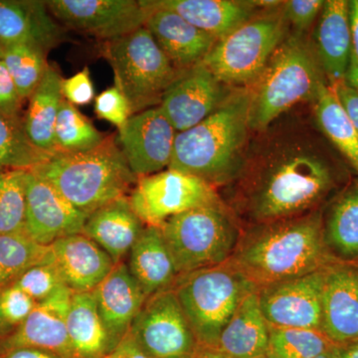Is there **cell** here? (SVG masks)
I'll list each match as a JSON object with an SVG mask.
<instances>
[{"label": "cell", "instance_id": "obj_34", "mask_svg": "<svg viewBox=\"0 0 358 358\" xmlns=\"http://www.w3.org/2000/svg\"><path fill=\"white\" fill-rule=\"evenodd\" d=\"M47 53L42 47L33 44L1 46V61L13 77L23 101L30 98L43 79L49 66Z\"/></svg>", "mask_w": 358, "mask_h": 358}, {"label": "cell", "instance_id": "obj_9", "mask_svg": "<svg viewBox=\"0 0 358 358\" xmlns=\"http://www.w3.org/2000/svg\"><path fill=\"white\" fill-rule=\"evenodd\" d=\"M287 23L282 10L254 15L217 40L201 64L226 86L249 87L286 39Z\"/></svg>", "mask_w": 358, "mask_h": 358}, {"label": "cell", "instance_id": "obj_8", "mask_svg": "<svg viewBox=\"0 0 358 358\" xmlns=\"http://www.w3.org/2000/svg\"><path fill=\"white\" fill-rule=\"evenodd\" d=\"M102 52L114 72L115 86L128 100L131 115L159 107L164 92L179 74L145 26L103 42Z\"/></svg>", "mask_w": 358, "mask_h": 358}, {"label": "cell", "instance_id": "obj_40", "mask_svg": "<svg viewBox=\"0 0 358 358\" xmlns=\"http://www.w3.org/2000/svg\"><path fill=\"white\" fill-rule=\"evenodd\" d=\"M95 113L99 119L110 122L117 129L122 128L131 117L128 100L115 86L96 96Z\"/></svg>", "mask_w": 358, "mask_h": 358}, {"label": "cell", "instance_id": "obj_24", "mask_svg": "<svg viewBox=\"0 0 358 358\" xmlns=\"http://www.w3.org/2000/svg\"><path fill=\"white\" fill-rule=\"evenodd\" d=\"M145 227L129 203V196H124L88 216L82 234L98 244L115 264H119L129 257Z\"/></svg>", "mask_w": 358, "mask_h": 358}, {"label": "cell", "instance_id": "obj_45", "mask_svg": "<svg viewBox=\"0 0 358 358\" xmlns=\"http://www.w3.org/2000/svg\"><path fill=\"white\" fill-rule=\"evenodd\" d=\"M103 358H150L136 345V341L127 334L121 343Z\"/></svg>", "mask_w": 358, "mask_h": 358}, {"label": "cell", "instance_id": "obj_53", "mask_svg": "<svg viewBox=\"0 0 358 358\" xmlns=\"http://www.w3.org/2000/svg\"><path fill=\"white\" fill-rule=\"evenodd\" d=\"M0 60H1V45H0Z\"/></svg>", "mask_w": 358, "mask_h": 358}, {"label": "cell", "instance_id": "obj_10", "mask_svg": "<svg viewBox=\"0 0 358 358\" xmlns=\"http://www.w3.org/2000/svg\"><path fill=\"white\" fill-rule=\"evenodd\" d=\"M220 199L216 188L203 179L169 169L138 178L129 194L141 222L159 228L178 214Z\"/></svg>", "mask_w": 358, "mask_h": 358}, {"label": "cell", "instance_id": "obj_6", "mask_svg": "<svg viewBox=\"0 0 358 358\" xmlns=\"http://www.w3.org/2000/svg\"><path fill=\"white\" fill-rule=\"evenodd\" d=\"M160 230L179 277L228 262L243 226L220 199L169 219Z\"/></svg>", "mask_w": 358, "mask_h": 358}, {"label": "cell", "instance_id": "obj_50", "mask_svg": "<svg viewBox=\"0 0 358 358\" xmlns=\"http://www.w3.org/2000/svg\"><path fill=\"white\" fill-rule=\"evenodd\" d=\"M192 358H227L221 355L216 348H200Z\"/></svg>", "mask_w": 358, "mask_h": 358}, {"label": "cell", "instance_id": "obj_54", "mask_svg": "<svg viewBox=\"0 0 358 358\" xmlns=\"http://www.w3.org/2000/svg\"><path fill=\"white\" fill-rule=\"evenodd\" d=\"M262 358H268L267 357H262Z\"/></svg>", "mask_w": 358, "mask_h": 358}, {"label": "cell", "instance_id": "obj_33", "mask_svg": "<svg viewBox=\"0 0 358 358\" xmlns=\"http://www.w3.org/2000/svg\"><path fill=\"white\" fill-rule=\"evenodd\" d=\"M105 138L88 117L63 99L54 129L55 155L89 152L99 147Z\"/></svg>", "mask_w": 358, "mask_h": 358}, {"label": "cell", "instance_id": "obj_11", "mask_svg": "<svg viewBox=\"0 0 358 358\" xmlns=\"http://www.w3.org/2000/svg\"><path fill=\"white\" fill-rule=\"evenodd\" d=\"M128 334L150 358H192L200 348L173 288L148 298Z\"/></svg>", "mask_w": 358, "mask_h": 358}, {"label": "cell", "instance_id": "obj_46", "mask_svg": "<svg viewBox=\"0 0 358 358\" xmlns=\"http://www.w3.org/2000/svg\"><path fill=\"white\" fill-rule=\"evenodd\" d=\"M350 28L352 56L358 62V0L350 1Z\"/></svg>", "mask_w": 358, "mask_h": 358}, {"label": "cell", "instance_id": "obj_4", "mask_svg": "<svg viewBox=\"0 0 358 358\" xmlns=\"http://www.w3.org/2000/svg\"><path fill=\"white\" fill-rule=\"evenodd\" d=\"M30 171L49 181L87 216L115 199L129 196L138 179L115 136H108L89 152L52 155Z\"/></svg>", "mask_w": 358, "mask_h": 358}, {"label": "cell", "instance_id": "obj_28", "mask_svg": "<svg viewBox=\"0 0 358 358\" xmlns=\"http://www.w3.org/2000/svg\"><path fill=\"white\" fill-rule=\"evenodd\" d=\"M127 265L148 298L173 288L178 278L159 227L145 226L129 252Z\"/></svg>", "mask_w": 358, "mask_h": 358}, {"label": "cell", "instance_id": "obj_35", "mask_svg": "<svg viewBox=\"0 0 358 358\" xmlns=\"http://www.w3.org/2000/svg\"><path fill=\"white\" fill-rule=\"evenodd\" d=\"M268 358H317L336 345L319 329L268 326Z\"/></svg>", "mask_w": 358, "mask_h": 358}, {"label": "cell", "instance_id": "obj_5", "mask_svg": "<svg viewBox=\"0 0 358 358\" xmlns=\"http://www.w3.org/2000/svg\"><path fill=\"white\" fill-rule=\"evenodd\" d=\"M327 81L315 48L301 35L286 37L250 93L249 127L263 131L294 106L313 101Z\"/></svg>", "mask_w": 358, "mask_h": 358}, {"label": "cell", "instance_id": "obj_52", "mask_svg": "<svg viewBox=\"0 0 358 358\" xmlns=\"http://www.w3.org/2000/svg\"><path fill=\"white\" fill-rule=\"evenodd\" d=\"M317 358H331V352L324 353V355H320V357H317Z\"/></svg>", "mask_w": 358, "mask_h": 358}, {"label": "cell", "instance_id": "obj_49", "mask_svg": "<svg viewBox=\"0 0 358 358\" xmlns=\"http://www.w3.org/2000/svg\"><path fill=\"white\" fill-rule=\"evenodd\" d=\"M345 81L358 91V62L352 56L350 67L346 72Z\"/></svg>", "mask_w": 358, "mask_h": 358}, {"label": "cell", "instance_id": "obj_39", "mask_svg": "<svg viewBox=\"0 0 358 358\" xmlns=\"http://www.w3.org/2000/svg\"><path fill=\"white\" fill-rule=\"evenodd\" d=\"M38 303L16 285L0 289V315L7 326L14 329L20 326Z\"/></svg>", "mask_w": 358, "mask_h": 358}, {"label": "cell", "instance_id": "obj_55", "mask_svg": "<svg viewBox=\"0 0 358 358\" xmlns=\"http://www.w3.org/2000/svg\"></svg>", "mask_w": 358, "mask_h": 358}, {"label": "cell", "instance_id": "obj_22", "mask_svg": "<svg viewBox=\"0 0 358 358\" xmlns=\"http://www.w3.org/2000/svg\"><path fill=\"white\" fill-rule=\"evenodd\" d=\"M62 26L51 15L46 1L0 0V45L27 43L47 52L63 40Z\"/></svg>", "mask_w": 358, "mask_h": 358}, {"label": "cell", "instance_id": "obj_23", "mask_svg": "<svg viewBox=\"0 0 358 358\" xmlns=\"http://www.w3.org/2000/svg\"><path fill=\"white\" fill-rule=\"evenodd\" d=\"M315 54L329 85L345 81L352 60L350 1H324L315 31Z\"/></svg>", "mask_w": 358, "mask_h": 358}, {"label": "cell", "instance_id": "obj_31", "mask_svg": "<svg viewBox=\"0 0 358 358\" xmlns=\"http://www.w3.org/2000/svg\"><path fill=\"white\" fill-rule=\"evenodd\" d=\"M313 103L320 131L358 173V133L327 82L320 87Z\"/></svg>", "mask_w": 358, "mask_h": 358}, {"label": "cell", "instance_id": "obj_15", "mask_svg": "<svg viewBox=\"0 0 358 358\" xmlns=\"http://www.w3.org/2000/svg\"><path fill=\"white\" fill-rule=\"evenodd\" d=\"M229 87L200 64L181 71L164 92L159 108L178 133L192 129L220 107Z\"/></svg>", "mask_w": 358, "mask_h": 358}, {"label": "cell", "instance_id": "obj_12", "mask_svg": "<svg viewBox=\"0 0 358 358\" xmlns=\"http://www.w3.org/2000/svg\"><path fill=\"white\" fill-rule=\"evenodd\" d=\"M46 6L59 24L103 42L143 27L148 13L136 0H49Z\"/></svg>", "mask_w": 358, "mask_h": 358}, {"label": "cell", "instance_id": "obj_43", "mask_svg": "<svg viewBox=\"0 0 358 358\" xmlns=\"http://www.w3.org/2000/svg\"><path fill=\"white\" fill-rule=\"evenodd\" d=\"M23 102L13 77L0 60V113L10 117H21Z\"/></svg>", "mask_w": 358, "mask_h": 358}, {"label": "cell", "instance_id": "obj_20", "mask_svg": "<svg viewBox=\"0 0 358 358\" xmlns=\"http://www.w3.org/2000/svg\"><path fill=\"white\" fill-rule=\"evenodd\" d=\"M49 246V260L73 293L93 292L115 265L98 244L82 233L61 238Z\"/></svg>", "mask_w": 358, "mask_h": 358}, {"label": "cell", "instance_id": "obj_41", "mask_svg": "<svg viewBox=\"0 0 358 358\" xmlns=\"http://www.w3.org/2000/svg\"><path fill=\"white\" fill-rule=\"evenodd\" d=\"M322 0H289L282 2V14L299 32L308 30L319 17L324 7Z\"/></svg>", "mask_w": 358, "mask_h": 358}, {"label": "cell", "instance_id": "obj_17", "mask_svg": "<svg viewBox=\"0 0 358 358\" xmlns=\"http://www.w3.org/2000/svg\"><path fill=\"white\" fill-rule=\"evenodd\" d=\"M72 294L64 287L39 303L20 326L0 341V357L17 348H36L61 358H75L67 331Z\"/></svg>", "mask_w": 358, "mask_h": 358}, {"label": "cell", "instance_id": "obj_16", "mask_svg": "<svg viewBox=\"0 0 358 358\" xmlns=\"http://www.w3.org/2000/svg\"><path fill=\"white\" fill-rule=\"evenodd\" d=\"M88 216L78 210L49 181L28 169L26 173L25 232L49 246L61 238L81 234Z\"/></svg>", "mask_w": 358, "mask_h": 358}, {"label": "cell", "instance_id": "obj_2", "mask_svg": "<svg viewBox=\"0 0 358 358\" xmlns=\"http://www.w3.org/2000/svg\"><path fill=\"white\" fill-rule=\"evenodd\" d=\"M322 210L243 227L229 262L257 289L310 274L336 263L324 244Z\"/></svg>", "mask_w": 358, "mask_h": 358}, {"label": "cell", "instance_id": "obj_25", "mask_svg": "<svg viewBox=\"0 0 358 358\" xmlns=\"http://www.w3.org/2000/svg\"><path fill=\"white\" fill-rule=\"evenodd\" d=\"M322 235L336 262L358 265V178L348 181L324 207Z\"/></svg>", "mask_w": 358, "mask_h": 358}, {"label": "cell", "instance_id": "obj_21", "mask_svg": "<svg viewBox=\"0 0 358 358\" xmlns=\"http://www.w3.org/2000/svg\"><path fill=\"white\" fill-rule=\"evenodd\" d=\"M92 294L103 324L117 346L129 334L148 296L126 262L115 264Z\"/></svg>", "mask_w": 358, "mask_h": 358}, {"label": "cell", "instance_id": "obj_44", "mask_svg": "<svg viewBox=\"0 0 358 358\" xmlns=\"http://www.w3.org/2000/svg\"><path fill=\"white\" fill-rule=\"evenodd\" d=\"M331 86V85H329ZM334 93L345 110L346 114L352 121L353 127L358 133V91L352 88L348 82L343 81L331 86Z\"/></svg>", "mask_w": 358, "mask_h": 358}, {"label": "cell", "instance_id": "obj_14", "mask_svg": "<svg viewBox=\"0 0 358 358\" xmlns=\"http://www.w3.org/2000/svg\"><path fill=\"white\" fill-rule=\"evenodd\" d=\"M117 131V145L136 178L169 169L178 131L159 107L131 115Z\"/></svg>", "mask_w": 358, "mask_h": 358}, {"label": "cell", "instance_id": "obj_36", "mask_svg": "<svg viewBox=\"0 0 358 358\" xmlns=\"http://www.w3.org/2000/svg\"><path fill=\"white\" fill-rule=\"evenodd\" d=\"M51 157L28 140L23 117H10L0 113V171H28Z\"/></svg>", "mask_w": 358, "mask_h": 358}, {"label": "cell", "instance_id": "obj_29", "mask_svg": "<svg viewBox=\"0 0 358 358\" xmlns=\"http://www.w3.org/2000/svg\"><path fill=\"white\" fill-rule=\"evenodd\" d=\"M62 80L54 66L49 65L43 79L28 99L27 110L23 115L26 136L35 148L55 155L54 129L63 101Z\"/></svg>", "mask_w": 358, "mask_h": 358}, {"label": "cell", "instance_id": "obj_48", "mask_svg": "<svg viewBox=\"0 0 358 358\" xmlns=\"http://www.w3.org/2000/svg\"><path fill=\"white\" fill-rule=\"evenodd\" d=\"M331 358H358V341L345 345H336L331 352Z\"/></svg>", "mask_w": 358, "mask_h": 358}, {"label": "cell", "instance_id": "obj_1", "mask_svg": "<svg viewBox=\"0 0 358 358\" xmlns=\"http://www.w3.org/2000/svg\"><path fill=\"white\" fill-rule=\"evenodd\" d=\"M333 160L306 141L275 145L245 164L229 202L243 227L286 220L324 208L338 193Z\"/></svg>", "mask_w": 358, "mask_h": 358}, {"label": "cell", "instance_id": "obj_47", "mask_svg": "<svg viewBox=\"0 0 358 358\" xmlns=\"http://www.w3.org/2000/svg\"><path fill=\"white\" fill-rule=\"evenodd\" d=\"M0 358H61L53 353L36 348H17L2 355Z\"/></svg>", "mask_w": 358, "mask_h": 358}, {"label": "cell", "instance_id": "obj_32", "mask_svg": "<svg viewBox=\"0 0 358 358\" xmlns=\"http://www.w3.org/2000/svg\"><path fill=\"white\" fill-rule=\"evenodd\" d=\"M50 246H45L26 232L0 235V289L14 284L34 266L49 260Z\"/></svg>", "mask_w": 358, "mask_h": 358}, {"label": "cell", "instance_id": "obj_27", "mask_svg": "<svg viewBox=\"0 0 358 358\" xmlns=\"http://www.w3.org/2000/svg\"><path fill=\"white\" fill-rule=\"evenodd\" d=\"M155 8L167 9L211 35L216 40L243 24L254 16L250 1L236 0H152L145 1Z\"/></svg>", "mask_w": 358, "mask_h": 358}, {"label": "cell", "instance_id": "obj_30", "mask_svg": "<svg viewBox=\"0 0 358 358\" xmlns=\"http://www.w3.org/2000/svg\"><path fill=\"white\" fill-rule=\"evenodd\" d=\"M67 331L75 358H103L115 348L92 292L73 293Z\"/></svg>", "mask_w": 358, "mask_h": 358}, {"label": "cell", "instance_id": "obj_13", "mask_svg": "<svg viewBox=\"0 0 358 358\" xmlns=\"http://www.w3.org/2000/svg\"><path fill=\"white\" fill-rule=\"evenodd\" d=\"M327 267L258 289L268 326L319 329Z\"/></svg>", "mask_w": 358, "mask_h": 358}, {"label": "cell", "instance_id": "obj_18", "mask_svg": "<svg viewBox=\"0 0 358 358\" xmlns=\"http://www.w3.org/2000/svg\"><path fill=\"white\" fill-rule=\"evenodd\" d=\"M320 331L336 345L358 341V265L327 266L322 296Z\"/></svg>", "mask_w": 358, "mask_h": 358}, {"label": "cell", "instance_id": "obj_19", "mask_svg": "<svg viewBox=\"0 0 358 358\" xmlns=\"http://www.w3.org/2000/svg\"><path fill=\"white\" fill-rule=\"evenodd\" d=\"M143 4L148 11L143 26L179 72L200 64L217 41L173 11Z\"/></svg>", "mask_w": 358, "mask_h": 358}, {"label": "cell", "instance_id": "obj_7", "mask_svg": "<svg viewBox=\"0 0 358 358\" xmlns=\"http://www.w3.org/2000/svg\"><path fill=\"white\" fill-rule=\"evenodd\" d=\"M173 289L199 346L216 348L241 301L258 289L228 261L179 275Z\"/></svg>", "mask_w": 358, "mask_h": 358}, {"label": "cell", "instance_id": "obj_3", "mask_svg": "<svg viewBox=\"0 0 358 358\" xmlns=\"http://www.w3.org/2000/svg\"><path fill=\"white\" fill-rule=\"evenodd\" d=\"M249 106V89L236 88L204 121L176 134L169 169L197 176L215 188L234 182L246 164Z\"/></svg>", "mask_w": 358, "mask_h": 358}, {"label": "cell", "instance_id": "obj_51", "mask_svg": "<svg viewBox=\"0 0 358 358\" xmlns=\"http://www.w3.org/2000/svg\"><path fill=\"white\" fill-rule=\"evenodd\" d=\"M13 331V329L7 326L6 322H3V320H2L1 315H0V341L4 338H6Z\"/></svg>", "mask_w": 358, "mask_h": 358}, {"label": "cell", "instance_id": "obj_26", "mask_svg": "<svg viewBox=\"0 0 358 358\" xmlns=\"http://www.w3.org/2000/svg\"><path fill=\"white\" fill-rule=\"evenodd\" d=\"M270 329L259 301L258 289L247 294L224 327L217 348L227 358L267 357Z\"/></svg>", "mask_w": 358, "mask_h": 358}, {"label": "cell", "instance_id": "obj_37", "mask_svg": "<svg viewBox=\"0 0 358 358\" xmlns=\"http://www.w3.org/2000/svg\"><path fill=\"white\" fill-rule=\"evenodd\" d=\"M26 169L0 171V235L25 232Z\"/></svg>", "mask_w": 358, "mask_h": 358}, {"label": "cell", "instance_id": "obj_38", "mask_svg": "<svg viewBox=\"0 0 358 358\" xmlns=\"http://www.w3.org/2000/svg\"><path fill=\"white\" fill-rule=\"evenodd\" d=\"M14 285L38 303L66 287L62 277L50 260L26 271Z\"/></svg>", "mask_w": 358, "mask_h": 358}, {"label": "cell", "instance_id": "obj_42", "mask_svg": "<svg viewBox=\"0 0 358 358\" xmlns=\"http://www.w3.org/2000/svg\"><path fill=\"white\" fill-rule=\"evenodd\" d=\"M62 95L72 105H89L95 99V88L88 67L62 80Z\"/></svg>", "mask_w": 358, "mask_h": 358}]
</instances>
